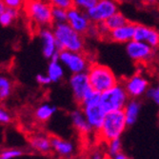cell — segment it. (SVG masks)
<instances>
[{"instance_id": "7", "label": "cell", "mask_w": 159, "mask_h": 159, "mask_svg": "<svg viewBox=\"0 0 159 159\" xmlns=\"http://www.w3.org/2000/svg\"><path fill=\"white\" fill-rule=\"evenodd\" d=\"M59 61L71 75L87 73L91 66L89 58L83 52L60 51Z\"/></svg>"}, {"instance_id": "36", "label": "cell", "mask_w": 159, "mask_h": 159, "mask_svg": "<svg viewBox=\"0 0 159 159\" xmlns=\"http://www.w3.org/2000/svg\"><path fill=\"white\" fill-rule=\"evenodd\" d=\"M7 9L5 3L3 2V0H0V13H1L2 11H4L5 10Z\"/></svg>"}, {"instance_id": "1", "label": "cell", "mask_w": 159, "mask_h": 159, "mask_svg": "<svg viewBox=\"0 0 159 159\" xmlns=\"http://www.w3.org/2000/svg\"><path fill=\"white\" fill-rule=\"evenodd\" d=\"M59 51L83 52L85 49L84 36L75 31L67 22L56 23L52 26Z\"/></svg>"}, {"instance_id": "25", "label": "cell", "mask_w": 159, "mask_h": 159, "mask_svg": "<svg viewBox=\"0 0 159 159\" xmlns=\"http://www.w3.org/2000/svg\"><path fill=\"white\" fill-rule=\"evenodd\" d=\"M11 93V83L5 77L0 76V100L7 99Z\"/></svg>"}, {"instance_id": "15", "label": "cell", "mask_w": 159, "mask_h": 159, "mask_svg": "<svg viewBox=\"0 0 159 159\" xmlns=\"http://www.w3.org/2000/svg\"><path fill=\"white\" fill-rule=\"evenodd\" d=\"M135 25L134 23L128 22L124 26L112 30L109 33L108 38L116 43H129V41L134 40V31H135Z\"/></svg>"}, {"instance_id": "13", "label": "cell", "mask_w": 159, "mask_h": 159, "mask_svg": "<svg viewBox=\"0 0 159 159\" xmlns=\"http://www.w3.org/2000/svg\"><path fill=\"white\" fill-rule=\"evenodd\" d=\"M39 38L41 41L42 53L45 58L51 59L57 52H59L52 29L49 27L41 28L39 32Z\"/></svg>"}, {"instance_id": "30", "label": "cell", "mask_w": 159, "mask_h": 159, "mask_svg": "<svg viewBox=\"0 0 159 159\" xmlns=\"http://www.w3.org/2000/svg\"><path fill=\"white\" fill-rule=\"evenodd\" d=\"M49 3L52 7L62 8L65 10H70L74 7V1L73 0H49Z\"/></svg>"}, {"instance_id": "2", "label": "cell", "mask_w": 159, "mask_h": 159, "mask_svg": "<svg viewBox=\"0 0 159 159\" xmlns=\"http://www.w3.org/2000/svg\"><path fill=\"white\" fill-rule=\"evenodd\" d=\"M79 106L93 132L98 133L107 114L100 104V93L92 89L86 94Z\"/></svg>"}, {"instance_id": "8", "label": "cell", "mask_w": 159, "mask_h": 159, "mask_svg": "<svg viewBox=\"0 0 159 159\" xmlns=\"http://www.w3.org/2000/svg\"><path fill=\"white\" fill-rule=\"evenodd\" d=\"M118 11V5L115 0H98L96 5L87 11L93 24L103 23L115 12Z\"/></svg>"}, {"instance_id": "10", "label": "cell", "mask_w": 159, "mask_h": 159, "mask_svg": "<svg viewBox=\"0 0 159 159\" xmlns=\"http://www.w3.org/2000/svg\"><path fill=\"white\" fill-rule=\"evenodd\" d=\"M126 52L134 62H146L153 57L155 49L146 42L132 40L126 44Z\"/></svg>"}, {"instance_id": "24", "label": "cell", "mask_w": 159, "mask_h": 159, "mask_svg": "<svg viewBox=\"0 0 159 159\" xmlns=\"http://www.w3.org/2000/svg\"><path fill=\"white\" fill-rule=\"evenodd\" d=\"M122 141L121 138H116V139H113L111 140L109 142H107V145H106V152L108 154L109 157H112L114 155L118 154L119 152H122Z\"/></svg>"}, {"instance_id": "33", "label": "cell", "mask_w": 159, "mask_h": 159, "mask_svg": "<svg viewBox=\"0 0 159 159\" xmlns=\"http://www.w3.org/2000/svg\"><path fill=\"white\" fill-rule=\"evenodd\" d=\"M7 8L19 10L24 3V0H3Z\"/></svg>"}, {"instance_id": "23", "label": "cell", "mask_w": 159, "mask_h": 159, "mask_svg": "<svg viewBox=\"0 0 159 159\" xmlns=\"http://www.w3.org/2000/svg\"><path fill=\"white\" fill-rule=\"evenodd\" d=\"M19 16L18 10L7 8L4 11L0 13V25L3 27H8L12 24Z\"/></svg>"}, {"instance_id": "38", "label": "cell", "mask_w": 159, "mask_h": 159, "mask_svg": "<svg viewBox=\"0 0 159 159\" xmlns=\"http://www.w3.org/2000/svg\"><path fill=\"white\" fill-rule=\"evenodd\" d=\"M106 159H111V157H109V156H108V157H107V158H106Z\"/></svg>"}, {"instance_id": "5", "label": "cell", "mask_w": 159, "mask_h": 159, "mask_svg": "<svg viewBox=\"0 0 159 159\" xmlns=\"http://www.w3.org/2000/svg\"><path fill=\"white\" fill-rule=\"evenodd\" d=\"M129 99L131 98L129 97L121 82L100 93V104L107 113L124 110Z\"/></svg>"}, {"instance_id": "21", "label": "cell", "mask_w": 159, "mask_h": 159, "mask_svg": "<svg viewBox=\"0 0 159 159\" xmlns=\"http://www.w3.org/2000/svg\"><path fill=\"white\" fill-rule=\"evenodd\" d=\"M56 111L57 108L54 105L49 103H43L36 108L34 111V116L37 120L41 122H46L53 116Z\"/></svg>"}, {"instance_id": "29", "label": "cell", "mask_w": 159, "mask_h": 159, "mask_svg": "<svg viewBox=\"0 0 159 159\" xmlns=\"http://www.w3.org/2000/svg\"><path fill=\"white\" fill-rule=\"evenodd\" d=\"M146 96L157 106H159V82L155 86L150 87L146 93Z\"/></svg>"}, {"instance_id": "9", "label": "cell", "mask_w": 159, "mask_h": 159, "mask_svg": "<svg viewBox=\"0 0 159 159\" xmlns=\"http://www.w3.org/2000/svg\"><path fill=\"white\" fill-rule=\"evenodd\" d=\"M121 83L131 99H138L146 95L150 88L148 79L141 74H134Z\"/></svg>"}, {"instance_id": "17", "label": "cell", "mask_w": 159, "mask_h": 159, "mask_svg": "<svg viewBox=\"0 0 159 159\" xmlns=\"http://www.w3.org/2000/svg\"><path fill=\"white\" fill-rule=\"evenodd\" d=\"M70 122L73 124L74 128L79 134L87 135V134H91L93 132V128L91 127L89 122L87 121L81 109L74 110L70 113Z\"/></svg>"}, {"instance_id": "31", "label": "cell", "mask_w": 159, "mask_h": 159, "mask_svg": "<svg viewBox=\"0 0 159 159\" xmlns=\"http://www.w3.org/2000/svg\"><path fill=\"white\" fill-rule=\"evenodd\" d=\"M107 157H108V154L106 152V150H103L101 148H96L90 152L88 159H106Z\"/></svg>"}, {"instance_id": "37", "label": "cell", "mask_w": 159, "mask_h": 159, "mask_svg": "<svg viewBox=\"0 0 159 159\" xmlns=\"http://www.w3.org/2000/svg\"><path fill=\"white\" fill-rule=\"evenodd\" d=\"M143 1L148 4H154V3H157L159 0H143Z\"/></svg>"}, {"instance_id": "34", "label": "cell", "mask_w": 159, "mask_h": 159, "mask_svg": "<svg viewBox=\"0 0 159 159\" xmlns=\"http://www.w3.org/2000/svg\"><path fill=\"white\" fill-rule=\"evenodd\" d=\"M36 81L39 85H42V86H48L52 83V80L50 79L49 75L46 74H39L36 75Z\"/></svg>"}, {"instance_id": "18", "label": "cell", "mask_w": 159, "mask_h": 159, "mask_svg": "<svg viewBox=\"0 0 159 159\" xmlns=\"http://www.w3.org/2000/svg\"><path fill=\"white\" fill-rule=\"evenodd\" d=\"M124 113L128 127L134 126L139 117L140 111H141V103L138 99H129L124 108Z\"/></svg>"}, {"instance_id": "26", "label": "cell", "mask_w": 159, "mask_h": 159, "mask_svg": "<svg viewBox=\"0 0 159 159\" xmlns=\"http://www.w3.org/2000/svg\"><path fill=\"white\" fill-rule=\"evenodd\" d=\"M52 21L54 24L65 23V22H67V19H68V10H65L62 8H57V7H52Z\"/></svg>"}, {"instance_id": "19", "label": "cell", "mask_w": 159, "mask_h": 159, "mask_svg": "<svg viewBox=\"0 0 159 159\" xmlns=\"http://www.w3.org/2000/svg\"><path fill=\"white\" fill-rule=\"evenodd\" d=\"M29 144L34 151L40 153H49L52 151L51 138L43 134L32 136L29 140Z\"/></svg>"}, {"instance_id": "27", "label": "cell", "mask_w": 159, "mask_h": 159, "mask_svg": "<svg viewBox=\"0 0 159 159\" xmlns=\"http://www.w3.org/2000/svg\"><path fill=\"white\" fill-rule=\"evenodd\" d=\"M73 1H74V7L87 12L96 5L98 0H73Z\"/></svg>"}, {"instance_id": "22", "label": "cell", "mask_w": 159, "mask_h": 159, "mask_svg": "<svg viewBox=\"0 0 159 159\" xmlns=\"http://www.w3.org/2000/svg\"><path fill=\"white\" fill-rule=\"evenodd\" d=\"M128 22H129V20L127 19V17L122 12H120L118 11L117 12H115L113 16H111L109 19H107L104 22V24H105L106 28L108 29V31L111 32L112 30H115V29L124 26Z\"/></svg>"}, {"instance_id": "32", "label": "cell", "mask_w": 159, "mask_h": 159, "mask_svg": "<svg viewBox=\"0 0 159 159\" xmlns=\"http://www.w3.org/2000/svg\"><path fill=\"white\" fill-rule=\"evenodd\" d=\"M11 121V116L8 111L0 107V124H9Z\"/></svg>"}, {"instance_id": "35", "label": "cell", "mask_w": 159, "mask_h": 159, "mask_svg": "<svg viewBox=\"0 0 159 159\" xmlns=\"http://www.w3.org/2000/svg\"><path fill=\"white\" fill-rule=\"evenodd\" d=\"M111 159H129V157L126 153H124L123 152H119L118 154L114 155V156H112V157H111Z\"/></svg>"}, {"instance_id": "16", "label": "cell", "mask_w": 159, "mask_h": 159, "mask_svg": "<svg viewBox=\"0 0 159 159\" xmlns=\"http://www.w3.org/2000/svg\"><path fill=\"white\" fill-rule=\"evenodd\" d=\"M51 143L52 151L62 158L69 159L75 154V147L73 142L65 140L59 136H52Z\"/></svg>"}, {"instance_id": "11", "label": "cell", "mask_w": 159, "mask_h": 159, "mask_svg": "<svg viewBox=\"0 0 159 159\" xmlns=\"http://www.w3.org/2000/svg\"><path fill=\"white\" fill-rule=\"evenodd\" d=\"M69 85L75 100L80 105L86 94L93 88L91 87L89 76L87 73L71 75L69 79Z\"/></svg>"}, {"instance_id": "12", "label": "cell", "mask_w": 159, "mask_h": 159, "mask_svg": "<svg viewBox=\"0 0 159 159\" xmlns=\"http://www.w3.org/2000/svg\"><path fill=\"white\" fill-rule=\"evenodd\" d=\"M67 23L77 33L82 35L87 34L93 25V22L89 18L87 12L73 7L68 10V19Z\"/></svg>"}, {"instance_id": "20", "label": "cell", "mask_w": 159, "mask_h": 159, "mask_svg": "<svg viewBox=\"0 0 159 159\" xmlns=\"http://www.w3.org/2000/svg\"><path fill=\"white\" fill-rule=\"evenodd\" d=\"M64 66L59 60L51 59L47 69V75H49L52 83H58L61 81L65 75Z\"/></svg>"}, {"instance_id": "4", "label": "cell", "mask_w": 159, "mask_h": 159, "mask_svg": "<svg viewBox=\"0 0 159 159\" xmlns=\"http://www.w3.org/2000/svg\"><path fill=\"white\" fill-rule=\"evenodd\" d=\"M127 128L128 124L124 111H115L106 114L103 124L97 134L101 140L107 143L111 140L120 138Z\"/></svg>"}, {"instance_id": "6", "label": "cell", "mask_w": 159, "mask_h": 159, "mask_svg": "<svg viewBox=\"0 0 159 159\" xmlns=\"http://www.w3.org/2000/svg\"><path fill=\"white\" fill-rule=\"evenodd\" d=\"M26 11L31 20L41 28L50 27L52 21V6L44 0H29Z\"/></svg>"}, {"instance_id": "3", "label": "cell", "mask_w": 159, "mask_h": 159, "mask_svg": "<svg viewBox=\"0 0 159 159\" xmlns=\"http://www.w3.org/2000/svg\"><path fill=\"white\" fill-rule=\"evenodd\" d=\"M91 87L95 92L102 93L119 83L116 75L106 65L93 63L87 71Z\"/></svg>"}, {"instance_id": "14", "label": "cell", "mask_w": 159, "mask_h": 159, "mask_svg": "<svg viewBox=\"0 0 159 159\" xmlns=\"http://www.w3.org/2000/svg\"><path fill=\"white\" fill-rule=\"evenodd\" d=\"M134 40L146 42L151 47L156 49L159 46V31L145 25L136 24Z\"/></svg>"}, {"instance_id": "28", "label": "cell", "mask_w": 159, "mask_h": 159, "mask_svg": "<svg viewBox=\"0 0 159 159\" xmlns=\"http://www.w3.org/2000/svg\"><path fill=\"white\" fill-rule=\"evenodd\" d=\"M24 154V152L20 149H6L0 152V159H13L18 158Z\"/></svg>"}]
</instances>
